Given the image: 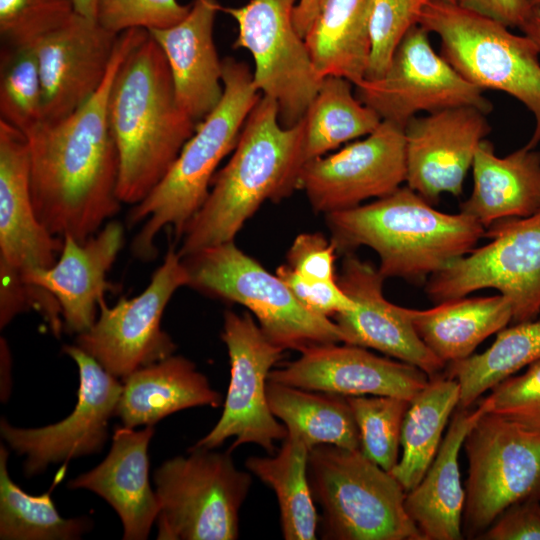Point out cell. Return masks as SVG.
Returning a JSON list of instances; mask_svg holds the SVG:
<instances>
[{"instance_id": "obj_1", "label": "cell", "mask_w": 540, "mask_h": 540, "mask_svg": "<svg viewBox=\"0 0 540 540\" xmlns=\"http://www.w3.org/2000/svg\"><path fill=\"white\" fill-rule=\"evenodd\" d=\"M148 34L142 28L120 33L106 77L89 100L67 117L42 121L25 134L34 209L56 237L69 235L83 243L121 209L109 96L121 64Z\"/></svg>"}, {"instance_id": "obj_2", "label": "cell", "mask_w": 540, "mask_h": 540, "mask_svg": "<svg viewBox=\"0 0 540 540\" xmlns=\"http://www.w3.org/2000/svg\"><path fill=\"white\" fill-rule=\"evenodd\" d=\"M108 117L119 156L117 195L135 205L163 179L197 125L179 107L167 60L150 34L121 64Z\"/></svg>"}, {"instance_id": "obj_3", "label": "cell", "mask_w": 540, "mask_h": 540, "mask_svg": "<svg viewBox=\"0 0 540 540\" xmlns=\"http://www.w3.org/2000/svg\"><path fill=\"white\" fill-rule=\"evenodd\" d=\"M301 140V121L282 126L276 102L261 94L229 161L215 174L205 202L185 226L180 256L234 241L265 201L278 202L298 189Z\"/></svg>"}, {"instance_id": "obj_4", "label": "cell", "mask_w": 540, "mask_h": 540, "mask_svg": "<svg viewBox=\"0 0 540 540\" xmlns=\"http://www.w3.org/2000/svg\"><path fill=\"white\" fill-rule=\"evenodd\" d=\"M337 251L373 249L384 278L422 281L470 253L486 228L472 216L436 210L410 187L374 202L326 214Z\"/></svg>"}, {"instance_id": "obj_5", "label": "cell", "mask_w": 540, "mask_h": 540, "mask_svg": "<svg viewBox=\"0 0 540 540\" xmlns=\"http://www.w3.org/2000/svg\"><path fill=\"white\" fill-rule=\"evenodd\" d=\"M223 96L196 125L170 169L155 188L127 215V224H142L131 243L132 254L151 261L155 239L172 227L179 240L190 219L205 202L220 162L234 150L244 123L261 96L249 66L232 57L222 60Z\"/></svg>"}, {"instance_id": "obj_6", "label": "cell", "mask_w": 540, "mask_h": 540, "mask_svg": "<svg viewBox=\"0 0 540 540\" xmlns=\"http://www.w3.org/2000/svg\"><path fill=\"white\" fill-rule=\"evenodd\" d=\"M307 473L322 539L424 540L405 509V489L360 449L317 445Z\"/></svg>"}, {"instance_id": "obj_7", "label": "cell", "mask_w": 540, "mask_h": 540, "mask_svg": "<svg viewBox=\"0 0 540 540\" xmlns=\"http://www.w3.org/2000/svg\"><path fill=\"white\" fill-rule=\"evenodd\" d=\"M418 24L441 41V56L468 82L520 101L535 121L526 144L540 142V52L525 35L447 0H430Z\"/></svg>"}, {"instance_id": "obj_8", "label": "cell", "mask_w": 540, "mask_h": 540, "mask_svg": "<svg viewBox=\"0 0 540 540\" xmlns=\"http://www.w3.org/2000/svg\"><path fill=\"white\" fill-rule=\"evenodd\" d=\"M182 260L189 287L245 306L265 336L283 350L302 352L342 342L335 321L307 310L276 274L269 273L234 241L204 248Z\"/></svg>"}, {"instance_id": "obj_9", "label": "cell", "mask_w": 540, "mask_h": 540, "mask_svg": "<svg viewBox=\"0 0 540 540\" xmlns=\"http://www.w3.org/2000/svg\"><path fill=\"white\" fill-rule=\"evenodd\" d=\"M188 452L166 460L153 474L157 539H237L251 474L236 468L229 451L193 446Z\"/></svg>"}, {"instance_id": "obj_10", "label": "cell", "mask_w": 540, "mask_h": 540, "mask_svg": "<svg viewBox=\"0 0 540 540\" xmlns=\"http://www.w3.org/2000/svg\"><path fill=\"white\" fill-rule=\"evenodd\" d=\"M491 240L429 277L426 293L435 302L492 288L512 306V322L540 313V208L533 214L486 228Z\"/></svg>"}, {"instance_id": "obj_11", "label": "cell", "mask_w": 540, "mask_h": 540, "mask_svg": "<svg viewBox=\"0 0 540 540\" xmlns=\"http://www.w3.org/2000/svg\"><path fill=\"white\" fill-rule=\"evenodd\" d=\"M463 446L469 532L484 531L510 506L540 495V431L483 411Z\"/></svg>"}, {"instance_id": "obj_12", "label": "cell", "mask_w": 540, "mask_h": 540, "mask_svg": "<svg viewBox=\"0 0 540 540\" xmlns=\"http://www.w3.org/2000/svg\"><path fill=\"white\" fill-rule=\"evenodd\" d=\"M297 2L250 0L241 7L221 9L236 21L234 48L252 55L254 85L276 102L284 127L302 120L322 81L293 22Z\"/></svg>"}, {"instance_id": "obj_13", "label": "cell", "mask_w": 540, "mask_h": 540, "mask_svg": "<svg viewBox=\"0 0 540 540\" xmlns=\"http://www.w3.org/2000/svg\"><path fill=\"white\" fill-rule=\"evenodd\" d=\"M188 283L182 257L171 246L140 294L131 299L122 297L113 307L105 299L100 302L99 317L88 330L76 335L75 345L122 380L173 355L176 345L161 328V319L173 294Z\"/></svg>"}, {"instance_id": "obj_14", "label": "cell", "mask_w": 540, "mask_h": 540, "mask_svg": "<svg viewBox=\"0 0 540 540\" xmlns=\"http://www.w3.org/2000/svg\"><path fill=\"white\" fill-rule=\"evenodd\" d=\"M221 339L230 361L223 412L211 431L194 446L215 449L235 437L229 452L242 444L254 443L273 454L274 442L283 441L288 430L272 413L266 389L272 367L284 350L265 336L248 312L225 311Z\"/></svg>"}, {"instance_id": "obj_15", "label": "cell", "mask_w": 540, "mask_h": 540, "mask_svg": "<svg viewBox=\"0 0 540 540\" xmlns=\"http://www.w3.org/2000/svg\"><path fill=\"white\" fill-rule=\"evenodd\" d=\"M419 24L410 28L397 46L385 74L363 80L355 95L382 121L405 127L420 111L429 113L458 106H474L488 114L492 104L481 88L463 78L429 41Z\"/></svg>"}, {"instance_id": "obj_16", "label": "cell", "mask_w": 540, "mask_h": 540, "mask_svg": "<svg viewBox=\"0 0 540 540\" xmlns=\"http://www.w3.org/2000/svg\"><path fill=\"white\" fill-rule=\"evenodd\" d=\"M124 234V226L111 220L83 243L65 235L55 264L27 278L32 308L55 336L62 330L78 335L93 325L105 292L114 288L106 278Z\"/></svg>"}, {"instance_id": "obj_17", "label": "cell", "mask_w": 540, "mask_h": 540, "mask_svg": "<svg viewBox=\"0 0 540 540\" xmlns=\"http://www.w3.org/2000/svg\"><path fill=\"white\" fill-rule=\"evenodd\" d=\"M63 352L74 360L79 371L73 412L39 428L14 427L4 418L0 422L2 438L25 456L26 476L39 474L50 464L98 453L107 440L109 420L116 416L123 384L78 346L65 345Z\"/></svg>"}, {"instance_id": "obj_18", "label": "cell", "mask_w": 540, "mask_h": 540, "mask_svg": "<svg viewBox=\"0 0 540 540\" xmlns=\"http://www.w3.org/2000/svg\"><path fill=\"white\" fill-rule=\"evenodd\" d=\"M405 180L404 126L382 121L363 140L306 162L298 189L305 191L316 212L326 215L387 196Z\"/></svg>"}, {"instance_id": "obj_19", "label": "cell", "mask_w": 540, "mask_h": 540, "mask_svg": "<svg viewBox=\"0 0 540 540\" xmlns=\"http://www.w3.org/2000/svg\"><path fill=\"white\" fill-rule=\"evenodd\" d=\"M486 113L458 106L413 117L404 127L407 186L429 203L462 193L475 152L491 128Z\"/></svg>"}, {"instance_id": "obj_20", "label": "cell", "mask_w": 540, "mask_h": 540, "mask_svg": "<svg viewBox=\"0 0 540 540\" xmlns=\"http://www.w3.org/2000/svg\"><path fill=\"white\" fill-rule=\"evenodd\" d=\"M119 34L75 13L34 46L43 94V121L67 117L99 89Z\"/></svg>"}, {"instance_id": "obj_21", "label": "cell", "mask_w": 540, "mask_h": 540, "mask_svg": "<svg viewBox=\"0 0 540 540\" xmlns=\"http://www.w3.org/2000/svg\"><path fill=\"white\" fill-rule=\"evenodd\" d=\"M384 279L370 263L345 254L337 282L357 307L334 316L342 342L375 349L437 377L446 364L419 337L406 308L385 298Z\"/></svg>"}, {"instance_id": "obj_22", "label": "cell", "mask_w": 540, "mask_h": 540, "mask_svg": "<svg viewBox=\"0 0 540 540\" xmlns=\"http://www.w3.org/2000/svg\"><path fill=\"white\" fill-rule=\"evenodd\" d=\"M268 380L343 396H392L411 401L430 378L414 365L377 356L364 347L330 343L302 351L296 360L271 370Z\"/></svg>"}, {"instance_id": "obj_23", "label": "cell", "mask_w": 540, "mask_h": 540, "mask_svg": "<svg viewBox=\"0 0 540 540\" xmlns=\"http://www.w3.org/2000/svg\"><path fill=\"white\" fill-rule=\"evenodd\" d=\"M62 246L63 238L51 234L34 209L26 137L0 120V266L25 283L53 266Z\"/></svg>"}, {"instance_id": "obj_24", "label": "cell", "mask_w": 540, "mask_h": 540, "mask_svg": "<svg viewBox=\"0 0 540 540\" xmlns=\"http://www.w3.org/2000/svg\"><path fill=\"white\" fill-rule=\"evenodd\" d=\"M217 0H193L188 15L165 29L149 30L162 49L173 80L179 107L196 123L223 96V67L214 43Z\"/></svg>"}, {"instance_id": "obj_25", "label": "cell", "mask_w": 540, "mask_h": 540, "mask_svg": "<svg viewBox=\"0 0 540 540\" xmlns=\"http://www.w3.org/2000/svg\"><path fill=\"white\" fill-rule=\"evenodd\" d=\"M154 432V426L116 427L106 458L67 484L103 498L118 514L125 540L147 539L158 516V499L149 480L148 447Z\"/></svg>"}, {"instance_id": "obj_26", "label": "cell", "mask_w": 540, "mask_h": 540, "mask_svg": "<svg viewBox=\"0 0 540 540\" xmlns=\"http://www.w3.org/2000/svg\"><path fill=\"white\" fill-rule=\"evenodd\" d=\"M482 413L480 405L472 411L458 408L427 472L406 492L405 509L424 540L463 538L466 494L461 483L459 453L468 431Z\"/></svg>"}, {"instance_id": "obj_27", "label": "cell", "mask_w": 540, "mask_h": 540, "mask_svg": "<svg viewBox=\"0 0 540 540\" xmlns=\"http://www.w3.org/2000/svg\"><path fill=\"white\" fill-rule=\"evenodd\" d=\"M473 190L461 204L464 212L485 228L533 214L540 208V152L526 145L499 157L483 139L474 155Z\"/></svg>"}, {"instance_id": "obj_28", "label": "cell", "mask_w": 540, "mask_h": 540, "mask_svg": "<svg viewBox=\"0 0 540 540\" xmlns=\"http://www.w3.org/2000/svg\"><path fill=\"white\" fill-rule=\"evenodd\" d=\"M116 416L128 428L154 426L177 411L198 406L219 407L222 395L183 356L171 355L142 367L122 380Z\"/></svg>"}, {"instance_id": "obj_29", "label": "cell", "mask_w": 540, "mask_h": 540, "mask_svg": "<svg viewBox=\"0 0 540 540\" xmlns=\"http://www.w3.org/2000/svg\"><path fill=\"white\" fill-rule=\"evenodd\" d=\"M406 310L419 337L445 364L472 355L513 317L509 300L500 293L445 300L426 310Z\"/></svg>"}, {"instance_id": "obj_30", "label": "cell", "mask_w": 540, "mask_h": 540, "mask_svg": "<svg viewBox=\"0 0 540 540\" xmlns=\"http://www.w3.org/2000/svg\"><path fill=\"white\" fill-rule=\"evenodd\" d=\"M373 0H322L304 40L318 76L365 79Z\"/></svg>"}, {"instance_id": "obj_31", "label": "cell", "mask_w": 540, "mask_h": 540, "mask_svg": "<svg viewBox=\"0 0 540 540\" xmlns=\"http://www.w3.org/2000/svg\"><path fill=\"white\" fill-rule=\"evenodd\" d=\"M266 390L274 416L309 449L320 444L360 449L358 427L346 396L270 380Z\"/></svg>"}, {"instance_id": "obj_32", "label": "cell", "mask_w": 540, "mask_h": 540, "mask_svg": "<svg viewBox=\"0 0 540 540\" xmlns=\"http://www.w3.org/2000/svg\"><path fill=\"white\" fill-rule=\"evenodd\" d=\"M459 399L458 381L437 376L410 401L401 430L402 455L390 472L406 492L421 481L433 462Z\"/></svg>"}, {"instance_id": "obj_33", "label": "cell", "mask_w": 540, "mask_h": 540, "mask_svg": "<svg viewBox=\"0 0 540 540\" xmlns=\"http://www.w3.org/2000/svg\"><path fill=\"white\" fill-rule=\"evenodd\" d=\"M310 449L296 434L288 432L274 456L247 458V470L274 490L285 540L317 538L319 515L311 493L307 466Z\"/></svg>"}, {"instance_id": "obj_34", "label": "cell", "mask_w": 540, "mask_h": 540, "mask_svg": "<svg viewBox=\"0 0 540 540\" xmlns=\"http://www.w3.org/2000/svg\"><path fill=\"white\" fill-rule=\"evenodd\" d=\"M352 86L339 76L322 79L301 120L302 167L345 142L372 133L381 124L379 115L357 99Z\"/></svg>"}, {"instance_id": "obj_35", "label": "cell", "mask_w": 540, "mask_h": 540, "mask_svg": "<svg viewBox=\"0 0 540 540\" xmlns=\"http://www.w3.org/2000/svg\"><path fill=\"white\" fill-rule=\"evenodd\" d=\"M538 359L540 320L501 329L486 351L448 363V377L456 379L460 386L458 408H468L485 391Z\"/></svg>"}, {"instance_id": "obj_36", "label": "cell", "mask_w": 540, "mask_h": 540, "mask_svg": "<svg viewBox=\"0 0 540 540\" xmlns=\"http://www.w3.org/2000/svg\"><path fill=\"white\" fill-rule=\"evenodd\" d=\"M8 450L0 448V539L75 540L92 529L87 517L60 516L50 493L31 495L19 487L7 470Z\"/></svg>"}, {"instance_id": "obj_37", "label": "cell", "mask_w": 540, "mask_h": 540, "mask_svg": "<svg viewBox=\"0 0 540 540\" xmlns=\"http://www.w3.org/2000/svg\"><path fill=\"white\" fill-rule=\"evenodd\" d=\"M0 120L24 135L43 121V94L34 47L1 53Z\"/></svg>"}, {"instance_id": "obj_38", "label": "cell", "mask_w": 540, "mask_h": 540, "mask_svg": "<svg viewBox=\"0 0 540 540\" xmlns=\"http://www.w3.org/2000/svg\"><path fill=\"white\" fill-rule=\"evenodd\" d=\"M356 421L360 450L385 471L399 461L402 424L410 401L392 396H346Z\"/></svg>"}, {"instance_id": "obj_39", "label": "cell", "mask_w": 540, "mask_h": 540, "mask_svg": "<svg viewBox=\"0 0 540 540\" xmlns=\"http://www.w3.org/2000/svg\"><path fill=\"white\" fill-rule=\"evenodd\" d=\"M76 13L74 0H0V36L6 48L34 47Z\"/></svg>"}, {"instance_id": "obj_40", "label": "cell", "mask_w": 540, "mask_h": 540, "mask_svg": "<svg viewBox=\"0 0 540 540\" xmlns=\"http://www.w3.org/2000/svg\"><path fill=\"white\" fill-rule=\"evenodd\" d=\"M430 0H373L370 17L371 51L364 80L381 78L405 36L418 24Z\"/></svg>"}, {"instance_id": "obj_41", "label": "cell", "mask_w": 540, "mask_h": 540, "mask_svg": "<svg viewBox=\"0 0 540 540\" xmlns=\"http://www.w3.org/2000/svg\"><path fill=\"white\" fill-rule=\"evenodd\" d=\"M190 9L191 4L178 0H97L96 20L115 34L133 28L149 31L176 25Z\"/></svg>"}, {"instance_id": "obj_42", "label": "cell", "mask_w": 540, "mask_h": 540, "mask_svg": "<svg viewBox=\"0 0 540 540\" xmlns=\"http://www.w3.org/2000/svg\"><path fill=\"white\" fill-rule=\"evenodd\" d=\"M491 390L479 404L485 413L540 431V359L522 375L511 376Z\"/></svg>"}, {"instance_id": "obj_43", "label": "cell", "mask_w": 540, "mask_h": 540, "mask_svg": "<svg viewBox=\"0 0 540 540\" xmlns=\"http://www.w3.org/2000/svg\"><path fill=\"white\" fill-rule=\"evenodd\" d=\"M275 274L288 286L299 303L315 314L330 317L353 311L357 307V304L342 290L337 280H307L287 264L279 266Z\"/></svg>"}, {"instance_id": "obj_44", "label": "cell", "mask_w": 540, "mask_h": 540, "mask_svg": "<svg viewBox=\"0 0 540 540\" xmlns=\"http://www.w3.org/2000/svg\"><path fill=\"white\" fill-rule=\"evenodd\" d=\"M336 246L322 233H302L293 241L287 253V265L307 280H337L335 273Z\"/></svg>"}, {"instance_id": "obj_45", "label": "cell", "mask_w": 540, "mask_h": 540, "mask_svg": "<svg viewBox=\"0 0 540 540\" xmlns=\"http://www.w3.org/2000/svg\"><path fill=\"white\" fill-rule=\"evenodd\" d=\"M483 533L487 540H540V501L529 498L507 508Z\"/></svg>"}, {"instance_id": "obj_46", "label": "cell", "mask_w": 540, "mask_h": 540, "mask_svg": "<svg viewBox=\"0 0 540 540\" xmlns=\"http://www.w3.org/2000/svg\"><path fill=\"white\" fill-rule=\"evenodd\" d=\"M468 10L491 18L507 27H520L532 9L528 0H455Z\"/></svg>"}, {"instance_id": "obj_47", "label": "cell", "mask_w": 540, "mask_h": 540, "mask_svg": "<svg viewBox=\"0 0 540 540\" xmlns=\"http://www.w3.org/2000/svg\"><path fill=\"white\" fill-rule=\"evenodd\" d=\"M322 0H298L294 12L293 22L301 37H305L314 18L316 17Z\"/></svg>"}, {"instance_id": "obj_48", "label": "cell", "mask_w": 540, "mask_h": 540, "mask_svg": "<svg viewBox=\"0 0 540 540\" xmlns=\"http://www.w3.org/2000/svg\"><path fill=\"white\" fill-rule=\"evenodd\" d=\"M519 29L535 44L540 52V7H532Z\"/></svg>"}, {"instance_id": "obj_49", "label": "cell", "mask_w": 540, "mask_h": 540, "mask_svg": "<svg viewBox=\"0 0 540 540\" xmlns=\"http://www.w3.org/2000/svg\"><path fill=\"white\" fill-rule=\"evenodd\" d=\"M1 399H7L11 387V356L6 341L1 338Z\"/></svg>"}, {"instance_id": "obj_50", "label": "cell", "mask_w": 540, "mask_h": 540, "mask_svg": "<svg viewBox=\"0 0 540 540\" xmlns=\"http://www.w3.org/2000/svg\"><path fill=\"white\" fill-rule=\"evenodd\" d=\"M76 12L89 17L96 19V6L97 0H74Z\"/></svg>"}, {"instance_id": "obj_51", "label": "cell", "mask_w": 540, "mask_h": 540, "mask_svg": "<svg viewBox=\"0 0 540 540\" xmlns=\"http://www.w3.org/2000/svg\"><path fill=\"white\" fill-rule=\"evenodd\" d=\"M532 7H540V0H528Z\"/></svg>"}, {"instance_id": "obj_52", "label": "cell", "mask_w": 540, "mask_h": 540, "mask_svg": "<svg viewBox=\"0 0 540 540\" xmlns=\"http://www.w3.org/2000/svg\"><path fill=\"white\" fill-rule=\"evenodd\" d=\"M447 1H449V2H453V3H456V1H455V0H447Z\"/></svg>"}]
</instances>
